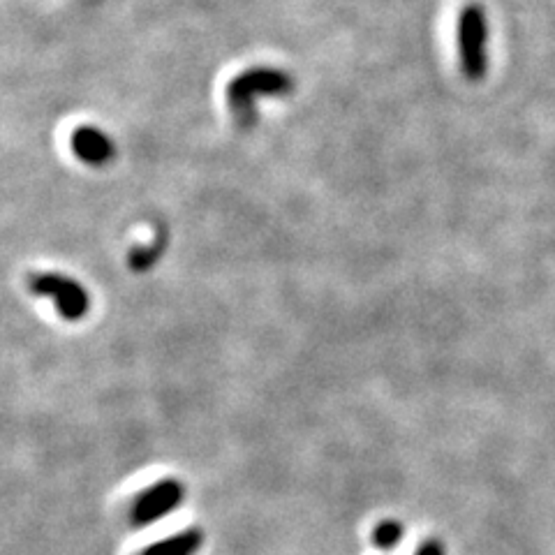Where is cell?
Instances as JSON below:
<instances>
[{
	"instance_id": "1",
	"label": "cell",
	"mask_w": 555,
	"mask_h": 555,
	"mask_svg": "<svg viewBox=\"0 0 555 555\" xmlns=\"http://www.w3.org/2000/svg\"><path fill=\"white\" fill-rule=\"evenodd\" d=\"M294 91V79L290 72L269 65H255L236 74L227 84V107L236 123L248 125L255 118L257 100L285 98Z\"/></svg>"
},
{
	"instance_id": "2",
	"label": "cell",
	"mask_w": 555,
	"mask_h": 555,
	"mask_svg": "<svg viewBox=\"0 0 555 555\" xmlns=\"http://www.w3.org/2000/svg\"><path fill=\"white\" fill-rule=\"evenodd\" d=\"M28 290L54 303L65 322H81L91 310V294L77 278L56 271H40L28 276Z\"/></svg>"
},
{
	"instance_id": "3",
	"label": "cell",
	"mask_w": 555,
	"mask_h": 555,
	"mask_svg": "<svg viewBox=\"0 0 555 555\" xmlns=\"http://www.w3.org/2000/svg\"><path fill=\"white\" fill-rule=\"evenodd\" d=\"M458 40V58H461V70L470 81L484 79L488 68L486 44H488V26L486 14L479 5L463 7L458 14L456 26Z\"/></svg>"
},
{
	"instance_id": "4",
	"label": "cell",
	"mask_w": 555,
	"mask_h": 555,
	"mask_svg": "<svg viewBox=\"0 0 555 555\" xmlns=\"http://www.w3.org/2000/svg\"><path fill=\"white\" fill-rule=\"evenodd\" d=\"M185 498V486L181 479L176 477H165L155 481L153 486L144 488L132 502L130 509V523L135 528H146L162 521V518L176 512L183 505Z\"/></svg>"
},
{
	"instance_id": "5",
	"label": "cell",
	"mask_w": 555,
	"mask_h": 555,
	"mask_svg": "<svg viewBox=\"0 0 555 555\" xmlns=\"http://www.w3.org/2000/svg\"><path fill=\"white\" fill-rule=\"evenodd\" d=\"M72 155L88 167H105L116 158V144L98 125H77L70 135Z\"/></svg>"
},
{
	"instance_id": "6",
	"label": "cell",
	"mask_w": 555,
	"mask_h": 555,
	"mask_svg": "<svg viewBox=\"0 0 555 555\" xmlns=\"http://www.w3.org/2000/svg\"><path fill=\"white\" fill-rule=\"evenodd\" d=\"M206 542V535L199 528H188L176 532V535L160 539L146 549L139 551L137 555H197L202 551V546Z\"/></svg>"
},
{
	"instance_id": "7",
	"label": "cell",
	"mask_w": 555,
	"mask_h": 555,
	"mask_svg": "<svg viewBox=\"0 0 555 555\" xmlns=\"http://www.w3.org/2000/svg\"><path fill=\"white\" fill-rule=\"evenodd\" d=\"M403 535H405L403 523L394 521V518H387V521L375 525L373 544L382 551H394L396 546L403 542Z\"/></svg>"
},
{
	"instance_id": "8",
	"label": "cell",
	"mask_w": 555,
	"mask_h": 555,
	"mask_svg": "<svg viewBox=\"0 0 555 555\" xmlns=\"http://www.w3.org/2000/svg\"><path fill=\"white\" fill-rule=\"evenodd\" d=\"M162 253H165V236H158L153 246L132 250V253L128 255V264L135 271H146V269H151L155 262H158Z\"/></svg>"
},
{
	"instance_id": "9",
	"label": "cell",
	"mask_w": 555,
	"mask_h": 555,
	"mask_svg": "<svg viewBox=\"0 0 555 555\" xmlns=\"http://www.w3.org/2000/svg\"><path fill=\"white\" fill-rule=\"evenodd\" d=\"M414 555H447V549H444L438 539H428V542H424L414 551Z\"/></svg>"
}]
</instances>
